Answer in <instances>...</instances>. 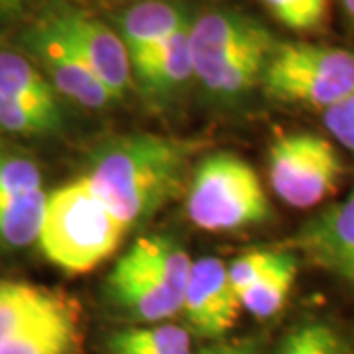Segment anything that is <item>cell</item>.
<instances>
[{"instance_id": "cell-4", "label": "cell", "mask_w": 354, "mask_h": 354, "mask_svg": "<svg viewBox=\"0 0 354 354\" xmlns=\"http://www.w3.org/2000/svg\"><path fill=\"white\" fill-rule=\"evenodd\" d=\"M191 264L187 250L169 236L138 239L109 274V299L148 325L171 319L181 313Z\"/></svg>"}, {"instance_id": "cell-8", "label": "cell", "mask_w": 354, "mask_h": 354, "mask_svg": "<svg viewBox=\"0 0 354 354\" xmlns=\"http://www.w3.org/2000/svg\"><path fill=\"white\" fill-rule=\"evenodd\" d=\"M44 207L41 169L32 156L0 134V244L24 248L38 241Z\"/></svg>"}, {"instance_id": "cell-24", "label": "cell", "mask_w": 354, "mask_h": 354, "mask_svg": "<svg viewBox=\"0 0 354 354\" xmlns=\"http://www.w3.org/2000/svg\"><path fill=\"white\" fill-rule=\"evenodd\" d=\"M323 122L330 136L341 144L344 150L354 153V88L335 102L327 111H323Z\"/></svg>"}, {"instance_id": "cell-18", "label": "cell", "mask_w": 354, "mask_h": 354, "mask_svg": "<svg viewBox=\"0 0 354 354\" xmlns=\"http://www.w3.org/2000/svg\"><path fill=\"white\" fill-rule=\"evenodd\" d=\"M79 348V317L75 307L51 317L22 335L0 344V354H75Z\"/></svg>"}, {"instance_id": "cell-9", "label": "cell", "mask_w": 354, "mask_h": 354, "mask_svg": "<svg viewBox=\"0 0 354 354\" xmlns=\"http://www.w3.org/2000/svg\"><path fill=\"white\" fill-rule=\"evenodd\" d=\"M20 41L55 93H62L83 109H104L114 101L113 95L102 87L101 81L91 73L85 62L46 16L30 26Z\"/></svg>"}, {"instance_id": "cell-27", "label": "cell", "mask_w": 354, "mask_h": 354, "mask_svg": "<svg viewBox=\"0 0 354 354\" xmlns=\"http://www.w3.org/2000/svg\"><path fill=\"white\" fill-rule=\"evenodd\" d=\"M341 4L342 8H344V12H346V16L354 22V0H341Z\"/></svg>"}, {"instance_id": "cell-6", "label": "cell", "mask_w": 354, "mask_h": 354, "mask_svg": "<svg viewBox=\"0 0 354 354\" xmlns=\"http://www.w3.org/2000/svg\"><path fill=\"white\" fill-rule=\"evenodd\" d=\"M262 85L279 102L327 111L354 88V55L321 44H276Z\"/></svg>"}, {"instance_id": "cell-11", "label": "cell", "mask_w": 354, "mask_h": 354, "mask_svg": "<svg viewBox=\"0 0 354 354\" xmlns=\"http://www.w3.org/2000/svg\"><path fill=\"white\" fill-rule=\"evenodd\" d=\"M241 309V297L228 281L223 260L207 256L191 264L181 307L189 333L218 341L234 329Z\"/></svg>"}, {"instance_id": "cell-26", "label": "cell", "mask_w": 354, "mask_h": 354, "mask_svg": "<svg viewBox=\"0 0 354 354\" xmlns=\"http://www.w3.org/2000/svg\"><path fill=\"white\" fill-rule=\"evenodd\" d=\"M32 0H0V24L10 22L24 12Z\"/></svg>"}, {"instance_id": "cell-23", "label": "cell", "mask_w": 354, "mask_h": 354, "mask_svg": "<svg viewBox=\"0 0 354 354\" xmlns=\"http://www.w3.org/2000/svg\"><path fill=\"white\" fill-rule=\"evenodd\" d=\"M278 250H250V252L242 254L236 260H232L227 266V276L232 290L241 295L246 288H250L256 279L264 274V270L272 264V260L276 258Z\"/></svg>"}, {"instance_id": "cell-10", "label": "cell", "mask_w": 354, "mask_h": 354, "mask_svg": "<svg viewBox=\"0 0 354 354\" xmlns=\"http://www.w3.org/2000/svg\"><path fill=\"white\" fill-rule=\"evenodd\" d=\"M46 18L59 30L91 73L113 95L114 101L124 97L132 79V69L127 46L118 32L71 6L53 8L46 14Z\"/></svg>"}, {"instance_id": "cell-21", "label": "cell", "mask_w": 354, "mask_h": 354, "mask_svg": "<svg viewBox=\"0 0 354 354\" xmlns=\"http://www.w3.org/2000/svg\"><path fill=\"white\" fill-rule=\"evenodd\" d=\"M274 354H344V346L329 323L304 321L288 330Z\"/></svg>"}, {"instance_id": "cell-3", "label": "cell", "mask_w": 354, "mask_h": 354, "mask_svg": "<svg viewBox=\"0 0 354 354\" xmlns=\"http://www.w3.org/2000/svg\"><path fill=\"white\" fill-rule=\"evenodd\" d=\"M127 232L87 179L79 177L46 197L38 242L57 268L87 274L116 252Z\"/></svg>"}, {"instance_id": "cell-25", "label": "cell", "mask_w": 354, "mask_h": 354, "mask_svg": "<svg viewBox=\"0 0 354 354\" xmlns=\"http://www.w3.org/2000/svg\"><path fill=\"white\" fill-rule=\"evenodd\" d=\"M195 354H260V344L254 339L241 341H218L211 346H205Z\"/></svg>"}, {"instance_id": "cell-7", "label": "cell", "mask_w": 354, "mask_h": 354, "mask_svg": "<svg viewBox=\"0 0 354 354\" xmlns=\"http://www.w3.org/2000/svg\"><path fill=\"white\" fill-rule=\"evenodd\" d=\"M341 156L329 140L313 132H291L268 150L272 191L295 209H309L330 197L341 181Z\"/></svg>"}, {"instance_id": "cell-14", "label": "cell", "mask_w": 354, "mask_h": 354, "mask_svg": "<svg viewBox=\"0 0 354 354\" xmlns=\"http://www.w3.org/2000/svg\"><path fill=\"white\" fill-rule=\"evenodd\" d=\"M73 309L62 293L28 281L0 279V344Z\"/></svg>"}, {"instance_id": "cell-12", "label": "cell", "mask_w": 354, "mask_h": 354, "mask_svg": "<svg viewBox=\"0 0 354 354\" xmlns=\"http://www.w3.org/2000/svg\"><path fill=\"white\" fill-rule=\"evenodd\" d=\"M290 244L321 270L354 288V189L346 199L309 218Z\"/></svg>"}, {"instance_id": "cell-16", "label": "cell", "mask_w": 354, "mask_h": 354, "mask_svg": "<svg viewBox=\"0 0 354 354\" xmlns=\"http://www.w3.org/2000/svg\"><path fill=\"white\" fill-rule=\"evenodd\" d=\"M297 270V256L288 250H278L264 274L239 295L242 309L256 319H270L279 313L295 286Z\"/></svg>"}, {"instance_id": "cell-17", "label": "cell", "mask_w": 354, "mask_h": 354, "mask_svg": "<svg viewBox=\"0 0 354 354\" xmlns=\"http://www.w3.org/2000/svg\"><path fill=\"white\" fill-rule=\"evenodd\" d=\"M0 97L38 106H59L55 88L39 67L14 51H0Z\"/></svg>"}, {"instance_id": "cell-22", "label": "cell", "mask_w": 354, "mask_h": 354, "mask_svg": "<svg viewBox=\"0 0 354 354\" xmlns=\"http://www.w3.org/2000/svg\"><path fill=\"white\" fill-rule=\"evenodd\" d=\"M278 22L295 30H315L327 18V0H260Z\"/></svg>"}, {"instance_id": "cell-15", "label": "cell", "mask_w": 354, "mask_h": 354, "mask_svg": "<svg viewBox=\"0 0 354 354\" xmlns=\"http://www.w3.org/2000/svg\"><path fill=\"white\" fill-rule=\"evenodd\" d=\"M191 20L187 8L176 0H142L118 18V36L132 62L174 36L177 30L189 26Z\"/></svg>"}, {"instance_id": "cell-20", "label": "cell", "mask_w": 354, "mask_h": 354, "mask_svg": "<svg viewBox=\"0 0 354 354\" xmlns=\"http://www.w3.org/2000/svg\"><path fill=\"white\" fill-rule=\"evenodd\" d=\"M64 128L62 106H38L0 97V132L10 136H51Z\"/></svg>"}, {"instance_id": "cell-5", "label": "cell", "mask_w": 354, "mask_h": 354, "mask_svg": "<svg viewBox=\"0 0 354 354\" xmlns=\"http://www.w3.org/2000/svg\"><path fill=\"white\" fill-rule=\"evenodd\" d=\"M185 211L197 228L232 232L266 223L272 205L252 165L236 153L215 152L195 165Z\"/></svg>"}, {"instance_id": "cell-28", "label": "cell", "mask_w": 354, "mask_h": 354, "mask_svg": "<svg viewBox=\"0 0 354 354\" xmlns=\"http://www.w3.org/2000/svg\"><path fill=\"white\" fill-rule=\"evenodd\" d=\"M181 354H195V353H193V351H189V353H181Z\"/></svg>"}, {"instance_id": "cell-13", "label": "cell", "mask_w": 354, "mask_h": 354, "mask_svg": "<svg viewBox=\"0 0 354 354\" xmlns=\"http://www.w3.org/2000/svg\"><path fill=\"white\" fill-rule=\"evenodd\" d=\"M191 24L130 62L140 88L152 99H167L195 77L191 55Z\"/></svg>"}, {"instance_id": "cell-19", "label": "cell", "mask_w": 354, "mask_h": 354, "mask_svg": "<svg viewBox=\"0 0 354 354\" xmlns=\"http://www.w3.org/2000/svg\"><path fill=\"white\" fill-rule=\"evenodd\" d=\"M114 354H181L191 351V333L176 325H146L114 333Z\"/></svg>"}, {"instance_id": "cell-2", "label": "cell", "mask_w": 354, "mask_h": 354, "mask_svg": "<svg viewBox=\"0 0 354 354\" xmlns=\"http://www.w3.org/2000/svg\"><path fill=\"white\" fill-rule=\"evenodd\" d=\"M189 36L195 79L221 102L252 91L276 48L264 26L230 8H215L191 20Z\"/></svg>"}, {"instance_id": "cell-1", "label": "cell", "mask_w": 354, "mask_h": 354, "mask_svg": "<svg viewBox=\"0 0 354 354\" xmlns=\"http://www.w3.org/2000/svg\"><path fill=\"white\" fill-rule=\"evenodd\" d=\"M197 150L193 140L124 134L102 142L85 179L124 227L136 228L181 193Z\"/></svg>"}]
</instances>
